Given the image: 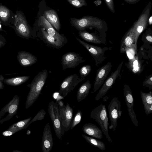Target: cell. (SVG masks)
Instances as JSON below:
<instances>
[{
  "label": "cell",
  "instance_id": "30bf717a",
  "mask_svg": "<svg viewBox=\"0 0 152 152\" xmlns=\"http://www.w3.org/2000/svg\"><path fill=\"white\" fill-rule=\"evenodd\" d=\"M151 7V5L149 3L140 16L138 20L135 22L131 27L137 42L140 35L148 26V18Z\"/></svg>",
  "mask_w": 152,
  "mask_h": 152
},
{
  "label": "cell",
  "instance_id": "1f68e13d",
  "mask_svg": "<svg viewBox=\"0 0 152 152\" xmlns=\"http://www.w3.org/2000/svg\"><path fill=\"white\" fill-rule=\"evenodd\" d=\"M46 114L45 111L44 109H42L39 111L33 119L26 125V129L32 123L37 121H41L43 119Z\"/></svg>",
  "mask_w": 152,
  "mask_h": 152
},
{
  "label": "cell",
  "instance_id": "ffe728a7",
  "mask_svg": "<svg viewBox=\"0 0 152 152\" xmlns=\"http://www.w3.org/2000/svg\"><path fill=\"white\" fill-rule=\"evenodd\" d=\"M38 25L44 28L48 34L57 38L66 39L64 35L59 34L43 16H40L38 21Z\"/></svg>",
  "mask_w": 152,
  "mask_h": 152
},
{
  "label": "cell",
  "instance_id": "e575fe53",
  "mask_svg": "<svg viewBox=\"0 0 152 152\" xmlns=\"http://www.w3.org/2000/svg\"><path fill=\"white\" fill-rule=\"evenodd\" d=\"M72 5L76 8L86 6L87 4L85 0H67Z\"/></svg>",
  "mask_w": 152,
  "mask_h": 152
},
{
  "label": "cell",
  "instance_id": "e0dca14e",
  "mask_svg": "<svg viewBox=\"0 0 152 152\" xmlns=\"http://www.w3.org/2000/svg\"><path fill=\"white\" fill-rule=\"evenodd\" d=\"M52 134L49 123L45 126L43 132L41 147L42 152H50L53 146Z\"/></svg>",
  "mask_w": 152,
  "mask_h": 152
},
{
  "label": "cell",
  "instance_id": "52a82bcc",
  "mask_svg": "<svg viewBox=\"0 0 152 152\" xmlns=\"http://www.w3.org/2000/svg\"><path fill=\"white\" fill-rule=\"evenodd\" d=\"M19 96L15 95L0 111V124L11 119L17 114L19 104Z\"/></svg>",
  "mask_w": 152,
  "mask_h": 152
},
{
  "label": "cell",
  "instance_id": "7a4b0ae2",
  "mask_svg": "<svg viewBox=\"0 0 152 152\" xmlns=\"http://www.w3.org/2000/svg\"><path fill=\"white\" fill-rule=\"evenodd\" d=\"M71 20L72 26L79 31L93 28L101 32L107 29L105 22L95 17L87 16L80 19L71 18Z\"/></svg>",
  "mask_w": 152,
  "mask_h": 152
},
{
  "label": "cell",
  "instance_id": "9c48e42d",
  "mask_svg": "<svg viewBox=\"0 0 152 152\" xmlns=\"http://www.w3.org/2000/svg\"><path fill=\"white\" fill-rule=\"evenodd\" d=\"M76 39L81 45H83L88 51L95 60L96 65L98 66L102 63L106 58L104 55L105 52L111 48L101 47L89 45L81 40L77 37Z\"/></svg>",
  "mask_w": 152,
  "mask_h": 152
},
{
  "label": "cell",
  "instance_id": "b9f144b4",
  "mask_svg": "<svg viewBox=\"0 0 152 152\" xmlns=\"http://www.w3.org/2000/svg\"><path fill=\"white\" fill-rule=\"evenodd\" d=\"M126 2L130 4H134L136 3L140 0H124Z\"/></svg>",
  "mask_w": 152,
  "mask_h": 152
},
{
  "label": "cell",
  "instance_id": "83f0119b",
  "mask_svg": "<svg viewBox=\"0 0 152 152\" xmlns=\"http://www.w3.org/2000/svg\"><path fill=\"white\" fill-rule=\"evenodd\" d=\"M30 78L28 76H22L11 78L4 79L3 82L5 84L12 86H17L26 82Z\"/></svg>",
  "mask_w": 152,
  "mask_h": 152
},
{
  "label": "cell",
  "instance_id": "9a60e30c",
  "mask_svg": "<svg viewBox=\"0 0 152 152\" xmlns=\"http://www.w3.org/2000/svg\"><path fill=\"white\" fill-rule=\"evenodd\" d=\"M112 66V63L108 62L96 70L93 89L94 93L98 90L103 84L111 70Z\"/></svg>",
  "mask_w": 152,
  "mask_h": 152
},
{
  "label": "cell",
  "instance_id": "7c38bea8",
  "mask_svg": "<svg viewBox=\"0 0 152 152\" xmlns=\"http://www.w3.org/2000/svg\"><path fill=\"white\" fill-rule=\"evenodd\" d=\"M124 61H122L118 66L116 70L112 73L111 75L105 80L102 85L95 98L98 100L106 95L108 90L112 87L115 82L120 74V72Z\"/></svg>",
  "mask_w": 152,
  "mask_h": 152
},
{
  "label": "cell",
  "instance_id": "74e56055",
  "mask_svg": "<svg viewBox=\"0 0 152 152\" xmlns=\"http://www.w3.org/2000/svg\"><path fill=\"white\" fill-rule=\"evenodd\" d=\"M16 132L13 131L7 130L3 132L2 134L4 136L8 137L12 135Z\"/></svg>",
  "mask_w": 152,
  "mask_h": 152
},
{
  "label": "cell",
  "instance_id": "d6986e66",
  "mask_svg": "<svg viewBox=\"0 0 152 152\" xmlns=\"http://www.w3.org/2000/svg\"><path fill=\"white\" fill-rule=\"evenodd\" d=\"M17 58L20 65L24 67L32 65L37 61V58L34 55L25 51L19 52Z\"/></svg>",
  "mask_w": 152,
  "mask_h": 152
},
{
  "label": "cell",
  "instance_id": "4316f807",
  "mask_svg": "<svg viewBox=\"0 0 152 152\" xmlns=\"http://www.w3.org/2000/svg\"><path fill=\"white\" fill-rule=\"evenodd\" d=\"M79 36L86 42L95 44L104 43V42L99 37L93 33H90L83 30L79 31Z\"/></svg>",
  "mask_w": 152,
  "mask_h": 152
},
{
  "label": "cell",
  "instance_id": "836d02e7",
  "mask_svg": "<svg viewBox=\"0 0 152 152\" xmlns=\"http://www.w3.org/2000/svg\"><path fill=\"white\" fill-rule=\"evenodd\" d=\"M91 67L89 65H85L81 68L79 73L81 78H85L90 72Z\"/></svg>",
  "mask_w": 152,
  "mask_h": 152
},
{
  "label": "cell",
  "instance_id": "ba28073f",
  "mask_svg": "<svg viewBox=\"0 0 152 152\" xmlns=\"http://www.w3.org/2000/svg\"><path fill=\"white\" fill-rule=\"evenodd\" d=\"M48 112L52 121L54 129L57 138L62 140V130L59 117L58 105L57 102H50L48 108Z\"/></svg>",
  "mask_w": 152,
  "mask_h": 152
},
{
  "label": "cell",
  "instance_id": "277c9868",
  "mask_svg": "<svg viewBox=\"0 0 152 152\" xmlns=\"http://www.w3.org/2000/svg\"><path fill=\"white\" fill-rule=\"evenodd\" d=\"M56 102L58 105L59 114L61 124L62 135L63 136L65 132L70 129L73 117V110L68 103L65 106L63 102L61 100Z\"/></svg>",
  "mask_w": 152,
  "mask_h": 152
},
{
  "label": "cell",
  "instance_id": "60d3db41",
  "mask_svg": "<svg viewBox=\"0 0 152 152\" xmlns=\"http://www.w3.org/2000/svg\"><path fill=\"white\" fill-rule=\"evenodd\" d=\"M145 39L146 41L150 43H152V37L151 34H147L145 36Z\"/></svg>",
  "mask_w": 152,
  "mask_h": 152
},
{
  "label": "cell",
  "instance_id": "d4e9b609",
  "mask_svg": "<svg viewBox=\"0 0 152 152\" xmlns=\"http://www.w3.org/2000/svg\"><path fill=\"white\" fill-rule=\"evenodd\" d=\"M140 94L144 105L145 112L146 115L152 113V92L148 93L140 92Z\"/></svg>",
  "mask_w": 152,
  "mask_h": 152
},
{
  "label": "cell",
  "instance_id": "8fae6325",
  "mask_svg": "<svg viewBox=\"0 0 152 152\" xmlns=\"http://www.w3.org/2000/svg\"><path fill=\"white\" fill-rule=\"evenodd\" d=\"M85 78H80L77 74H75L67 77L61 84L59 93L63 97H65Z\"/></svg>",
  "mask_w": 152,
  "mask_h": 152
},
{
  "label": "cell",
  "instance_id": "44dd1931",
  "mask_svg": "<svg viewBox=\"0 0 152 152\" xmlns=\"http://www.w3.org/2000/svg\"><path fill=\"white\" fill-rule=\"evenodd\" d=\"M133 44H137L135 37L131 27L125 34L121 42L120 52L121 53H125L126 48Z\"/></svg>",
  "mask_w": 152,
  "mask_h": 152
},
{
  "label": "cell",
  "instance_id": "7402d4cb",
  "mask_svg": "<svg viewBox=\"0 0 152 152\" xmlns=\"http://www.w3.org/2000/svg\"><path fill=\"white\" fill-rule=\"evenodd\" d=\"M82 130L84 133L93 137L99 139L103 137L102 131L97 126L92 123L84 124Z\"/></svg>",
  "mask_w": 152,
  "mask_h": 152
},
{
  "label": "cell",
  "instance_id": "2e32d148",
  "mask_svg": "<svg viewBox=\"0 0 152 152\" xmlns=\"http://www.w3.org/2000/svg\"><path fill=\"white\" fill-rule=\"evenodd\" d=\"M38 37L49 46L56 49L61 48L67 42V39L57 38L50 35L43 28L41 29V34Z\"/></svg>",
  "mask_w": 152,
  "mask_h": 152
},
{
  "label": "cell",
  "instance_id": "4dcf8cb0",
  "mask_svg": "<svg viewBox=\"0 0 152 152\" xmlns=\"http://www.w3.org/2000/svg\"><path fill=\"white\" fill-rule=\"evenodd\" d=\"M125 53L129 60L133 58L137 54V44H133L127 47L126 49Z\"/></svg>",
  "mask_w": 152,
  "mask_h": 152
},
{
  "label": "cell",
  "instance_id": "603a6c76",
  "mask_svg": "<svg viewBox=\"0 0 152 152\" xmlns=\"http://www.w3.org/2000/svg\"><path fill=\"white\" fill-rule=\"evenodd\" d=\"M126 65L130 71L136 75H139L143 70L142 63L137 54L133 58L129 60Z\"/></svg>",
  "mask_w": 152,
  "mask_h": 152
},
{
  "label": "cell",
  "instance_id": "ee69618b",
  "mask_svg": "<svg viewBox=\"0 0 152 152\" xmlns=\"http://www.w3.org/2000/svg\"><path fill=\"white\" fill-rule=\"evenodd\" d=\"M1 24L0 23V28H1Z\"/></svg>",
  "mask_w": 152,
  "mask_h": 152
},
{
  "label": "cell",
  "instance_id": "8992f818",
  "mask_svg": "<svg viewBox=\"0 0 152 152\" xmlns=\"http://www.w3.org/2000/svg\"><path fill=\"white\" fill-rule=\"evenodd\" d=\"M108 111L111 124L108 126L110 129L115 131L117 126V122L120 118L122 111L121 110V102L117 97H113L108 106Z\"/></svg>",
  "mask_w": 152,
  "mask_h": 152
},
{
  "label": "cell",
  "instance_id": "f35d334b",
  "mask_svg": "<svg viewBox=\"0 0 152 152\" xmlns=\"http://www.w3.org/2000/svg\"><path fill=\"white\" fill-rule=\"evenodd\" d=\"M6 40L3 36L0 34V48L3 47L5 44Z\"/></svg>",
  "mask_w": 152,
  "mask_h": 152
},
{
  "label": "cell",
  "instance_id": "d6a6232c",
  "mask_svg": "<svg viewBox=\"0 0 152 152\" xmlns=\"http://www.w3.org/2000/svg\"><path fill=\"white\" fill-rule=\"evenodd\" d=\"M82 118V113L80 110H78L74 117L72 119L70 125V129H72L81 121Z\"/></svg>",
  "mask_w": 152,
  "mask_h": 152
},
{
  "label": "cell",
  "instance_id": "cb8c5ba5",
  "mask_svg": "<svg viewBox=\"0 0 152 152\" xmlns=\"http://www.w3.org/2000/svg\"><path fill=\"white\" fill-rule=\"evenodd\" d=\"M43 16L56 30L59 31L60 28V23L56 12L53 10H46Z\"/></svg>",
  "mask_w": 152,
  "mask_h": 152
},
{
  "label": "cell",
  "instance_id": "5b68a950",
  "mask_svg": "<svg viewBox=\"0 0 152 152\" xmlns=\"http://www.w3.org/2000/svg\"><path fill=\"white\" fill-rule=\"evenodd\" d=\"M14 23L10 26L13 28L16 33L26 39L31 37V28L27 22L24 13L20 10L16 12Z\"/></svg>",
  "mask_w": 152,
  "mask_h": 152
},
{
  "label": "cell",
  "instance_id": "f546056e",
  "mask_svg": "<svg viewBox=\"0 0 152 152\" xmlns=\"http://www.w3.org/2000/svg\"><path fill=\"white\" fill-rule=\"evenodd\" d=\"M31 119V117H30L15 123L10 126L7 130H12L16 132L25 129L26 125Z\"/></svg>",
  "mask_w": 152,
  "mask_h": 152
},
{
  "label": "cell",
  "instance_id": "484cf974",
  "mask_svg": "<svg viewBox=\"0 0 152 152\" xmlns=\"http://www.w3.org/2000/svg\"><path fill=\"white\" fill-rule=\"evenodd\" d=\"M91 86L90 81L87 80L79 88L77 93V99L80 102L85 99L89 94Z\"/></svg>",
  "mask_w": 152,
  "mask_h": 152
},
{
  "label": "cell",
  "instance_id": "f1b7e54d",
  "mask_svg": "<svg viewBox=\"0 0 152 152\" xmlns=\"http://www.w3.org/2000/svg\"><path fill=\"white\" fill-rule=\"evenodd\" d=\"M82 136L91 145L99 148L102 151L106 149L105 145L102 141L83 134H82Z\"/></svg>",
  "mask_w": 152,
  "mask_h": 152
},
{
  "label": "cell",
  "instance_id": "6da1fadb",
  "mask_svg": "<svg viewBox=\"0 0 152 152\" xmlns=\"http://www.w3.org/2000/svg\"><path fill=\"white\" fill-rule=\"evenodd\" d=\"M48 76L46 69H44L34 77L32 82L27 86L30 88L25 105L26 109L31 107L37 100L41 93Z\"/></svg>",
  "mask_w": 152,
  "mask_h": 152
},
{
  "label": "cell",
  "instance_id": "8d00e7d4",
  "mask_svg": "<svg viewBox=\"0 0 152 152\" xmlns=\"http://www.w3.org/2000/svg\"><path fill=\"white\" fill-rule=\"evenodd\" d=\"M104 1L111 11L114 13L115 11L113 0H104Z\"/></svg>",
  "mask_w": 152,
  "mask_h": 152
},
{
  "label": "cell",
  "instance_id": "d590c367",
  "mask_svg": "<svg viewBox=\"0 0 152 152\" xmlns=\"http://www.w3.org/2000/svg\"><path fill=\"white\" fill-rule=\"evenodd\" d=\"M143 86L148 88L150 90L152 89V75L147 77L142 83Z\"/></svg>",
  "mask_w": 152,
  "mask_h": 152
},
{
  "label": "cell",
  "instance_id": "7bdbcfd3",
  "mask_svg": "<svg viewBox=\"0 0 152 152\" xmlns=\"http://www.w3.org/2000/svg\"><path fill=\"white\" fill-rule=\"evenodd\" d=\"M148 22L149 24L150 25H151L152 24V16H151V17L149 18V20H148Z\"/></svg>",
  "mask_w": 152,
  "mask_h": 152
},
{
  "label": "cell",
  "instance_id": "3957f363",
  "mask_svg": "<svg viewBox=\"0 0 152 152\" xmlns=\"http://www.w3.org/2000/svg\"><path fill=\"white\" fill-rule=\"evenodd\" d=\"M90 118L98 123L108 141L113 143L108 133V118L105 105L101 104L93 109L90 113Z\"/></svg>",
  "mask_w": 152,
  "mask_h": 152
},
{
  "label": "cell",
  "instance_id": "ab89813d",
  "mask_svg": "<svg viewBox=\"0 0 152 152\" xmlns=\"http://www.w3.org/2000/svg\"><path fill=\"white\" fill-rule=\"evenodd\" d=\"M4 78L2 75H0V90L4 88V85L3 84V82Z\"/></svg>",
  "mask_w": 152,
  "mask_h": 152
},
{
  "label": "cell",
  "instance_id": "ac0fdd59",
  "mask_svg": "<svg viewBox=\"0 0 152 152\" xmlns=\"http://www.w3.org/2000/svg\"><path fill=\"white\" fill-rule=\"evenodd\" d=\"M15 14L6 6L0 3V20L5 26L13 25Z\"/></svg>",
  "mask_w": 152,
  "mask_h": 152
},
{
  "label": "cell",
  "instance_id": "5bb4252c",
  "mask_svg": "<svg viewBox=\"0 0 152 152\" xmlns=\"http://www.w3.org/2000/svg\"><path fill=\"white\" fill-rule=\"evenodd\" d=\"M124 94L129 115L133 123L135 126L137 127L138 123L133 109L134 102L132 92L127 84L124 85Z\"/></svg>",
  "mask_w": 152,
  "mask_h": 152
},
{
  "label": "cell",
  "instance_id": "4fadbf2b",
  "mask_svg": "<svg viewBox=\"0 0 152 152\" xmlns=\"http://www.w3.org/2000/svg\"><path fill=\"white\" fill-rule=\"evenodd\" d=\"M61 61L63 70L67 68H75L80 63L85 61L83 60V58L79 54L73 52L67 53L63 55Z\"/></svg>",
  "mask_w": 152,
  "mask_h": 152
}]
</instances>
